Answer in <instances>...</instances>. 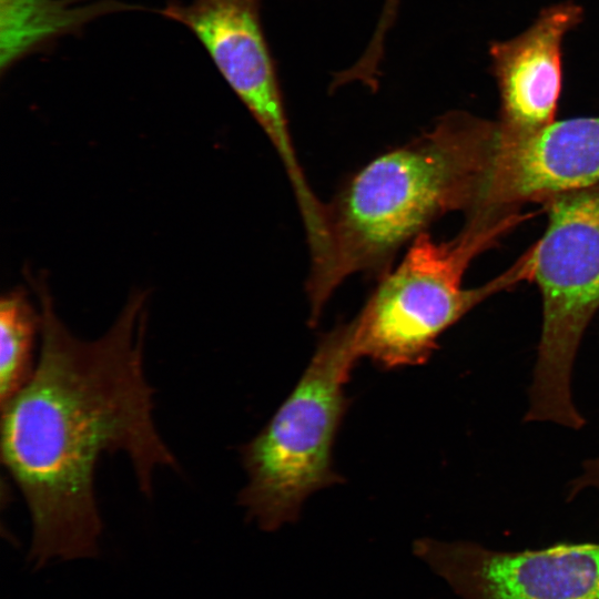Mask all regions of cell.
Instances as JSON below:
<instances>
[{
    "mask_svg": "<svg viewBox=\"0 0 599 599\" xmlns=\"http://www.w3.org/2000/svg\"><path fill=\"white\" fill-rule=\"evenodd\" d=\"M347 323L321 336L312 359L268 424L241 447L247 484L238 502L266 531L294 522L313 493L343 481L332 451L359 358Z\"/></svg>",
    "mask_w": 599,
    "mask_h": 599,
    "instance_id": "3",
    "label": "cell"
},
{
    "mask_svg": "<svg viewBox=\"0 0 599 599\" xmlns=\"http://www.w3.org/2000/svg\"><path fill=\"white\" fill-rule=\"evenodd\" d=\"M549 223L532 248L542 328L526 422L579 429L571 374L582 334L599 308V186L551 199Z\"/></svg>",
    "mask_w": 599,
    "mask_h": 599,
    "instance_id": "5",
    "label": "cell"
},
{
    "mask_svg": "<svg viewBox=\"0 0 599 599\" xmlns=\"http://www.w3.org/2000/svg\"><path fill=\"white\" fill-rule=\"evenodd\" d=\"M486 136L470 118L448 114L344 181L326 204L325 258L306 282L312 326L345 280L359 273L379 278L432 222L474 201Z\"/></svg>",
    "mask_w": 599,
    "mask_h": 599,
    "instance_id": "2",
    "label": "cell"
},
{
    "mask_svg": "<svg viewBox=\"0 0 599 599\" xmlns=\"http://www.w3.org/2000/svg\"><path fill=\"white\" fill-rule=\"evenodd\" d=\"M262 0H175L161 13L187 28L274 146L303 220L323 203L306 180L291 135L275 65L261 23Z\"/></svg>",
    "mask_w": 599,
    "mask_h": 599,
    "instance_id": "6",
    "label": "cell"
},
{
    "mask_svg": "<svg viewBox=\"0 0 599 599\" xmlns=\"http://www.w3.org/2000/svg\"><path fill=\"white\" fill-rule=\"evenodd\" d=\"M413 550L460 599H599V544L500 551L423 538Z\"/></svg>",
    "mask_w": 599,
    "mask_h": 599,
    "instance_id": "7",
    "label": "cell"
},
{
    "mask_svg": "<svg viewBox=\"0 0 599 599\" xmlns=\"http://www.w3.org/2000/svg\"><path fill=\"white\" fill-rule=\"evenodd\" d=\"M34 370L1 405V460L31 518L29 560L97 557L102 519L95 471L108 454L126 455L140 491L152 497L159 468L180 470L154 422L144 369L145 292L130 296L99 338L73 335L57 315L43 278Z\"/></svg>",
    "mask_w": 599,
    "mask_h": 599,
    "instance_id": "1",
    "label": "cell"
},
{
    "mask_svg": "<svg viewBox=\"0 0 599 599\" xmlns=\"http://www.w3.org/2000/svg\"><path fill=\"white\" fill-rule=\"evenodd\" d=\"M598 185L599 118H578L525 135L500 132L474 201L488 207Z\"/></svg>",
    "mask_w": 599,
    "mask_h": 599,
    "instance_id": "8",
    "label": "cell"
},
{
    "mask_svg": "<svg viewBox=\"0 0 599 599\" xmlns=\"http://www.w3.org/2000/svg\"><path fill=\"white\" fill-rule=\"evenodd\" d=\"M41 315L28 294L17 287L0 301V402L13 397L32 375L37 337H40Z\"/></svg>",
    "mask_w": 599,
    "mask_h": 599,
    "instance_id": "11",
    "label": "cell"
},
{
    "mask_svg": "<svg viewBox=\"0 0 599 599\" xmlns=\"http://www.w3.org/2000/svg\"><path fill=\"white\" fill-rule=\"evenodd\" d=\"M509 222L488 229L473 223L450 242L426 232L396 266L379 277L359 313L347 322L359 356L384 369L425 364L439 336L491 293L532 277V255L505 275L473 290L461 286L470 260Z\"/></svg>",
    "mask_w": 599,
    "mask_h": 599,
    "instance_id": "4",
    "label": "cell"
},
{
    "mask_svg": "<svg viewBox=\"0 0 599 599\" xmlns=\"http://www.w3.org/2000/svg\"><path fill=\"white\" fill-rule=\"evenodd\" d=\"M119 6L124 7L114 0H0L1 71Z\"/></svg>",
    "mask_w": 599,
    "mask_h": 599,
    "instance_id": "10",
    "label": "cell"
},
{
    "mask_svg": "<svg viewBox=\"0 0 599 599\" xmlns=\"http://www.w3.org/2000/svg\"><path fill=\"white\" fill-rule=\"evenodd\" d=\"M599 491V458L586 460L581 474L569 484L568 497L572 498L583 489Z\"/></svg>",
    "mask_w": 599,
    "mask_h": 599,
    "instance_id": "12",
    "label": "cell"
},
{
    "mask_svg": "<svg viewBox=\"0 0 599 599\" xmlns=\"http://www.w3.org/2000/svg\"><path fill=\"white\" fill-rule=\"evenodd\" d=\"M580 18L577 6L557 4L542 11L522 34L491 47L502 101L501 133L525 135L554 122L561 85V40Z\"/></svg>",
    "mask_w": 599,
    "mask_h": 599,
    "instance_id": "9",
    "label": "cell"
}]
</instances>
